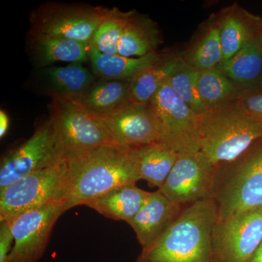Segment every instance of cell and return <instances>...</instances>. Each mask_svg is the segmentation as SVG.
Instances as JSON below:
<instances>
[{
  "instance_id": "6da1fadb",
  "label": "cell",
  "mask_w": 262,
  "mask_h": 262,
  "mask_svg": "<svg viewBox=\"0 0 262 262\" xmlns=\"http://www.w3.org/2000/svg\"><path fill=\"white\" fill-rule=\"evenodd\" d=\"M129 149L106 145L63 155L65 177L62 203L66 211L86 206L114 188L141 180Z\"/></svg>"
},
{
  "instance_id": "7a4b0ae2",
  "label": "cell",
  "mask_w": 262,
  "mask_h": 262,
  "mask_svg": "<svg viewBox=\"0 0 262 262\" xmlns=\"http://www.w3.org/2000/svg\"><path fill=\"white\" fill-rule=\"evenodd\" d=\"M218 221L213 198L185 207L159 238L142 248L136 262H215L212 237Z\"/></svg>"
},
{
  "instance_id": "3957f363",
  "label": "cell",
  "mask_w": 262,
  "mask_h": 262,
  "mask_svg": "<svg viewBox=\"0 0 262 262\" xmlns=\"http://www.w3.org/2000/svg\"><path fill=\"white\" fill-rule=\"evenodd\" d=\"M262 142V123L238 101L223 103L201 115L200 150L220 170Z\"/></svg>"
},
{
  "instance_id": "277c9868",
  "label": "cell",
  "mask_w": 262,
  "mask_h": 262,
  "mask_svg": "<svg viewBox=\"0 0 262 262\" xmlns=\"http://www.w3.org/2000/svg\"><path fill=\"white\" fill-rule=\"evenodd\" d=\"M219 171L213 198L219 220L262 207V142Z\"/></svg>"
},
{
  "instance_id": "5b68a950",
  "label": "cell",
  "mask_w": 262,
  "mask_h": 262,
  "mask_svg": "<svg viewBox=\"0 0 262 262\" xmlns=\"http://www.w3.org/2000/svg\"><path fill=\"white\" fill-rule=\"evenodd\" d=\"M106 10L103 7L78 3H43L31 13L28 35L63 38L90 46Z\"/></svg>"
},
{
  "instance_id": "8992f818",
  "label": "cell",
  "mask_w": 262,
  "mask_h": 262,
  "mask_svg": "<svg viewBox=\"0 0 262 262\" xmlns=\"http://www.w3.org/2000/svg\"><path fill=\"white\" fill-rule=\"evenodd\" d=\"M48 111L62 158L72 151L116 145L100 119L78 101L52 98Z\"/></svg>"
},
{
  "instance_id": "52a82bcc",
  "label": "cell",
  "mask_w": 262,
  "mask_h": 262,
  "mask_svg": "<svg viewBox=\"0 0 262 262\" xmlns=\"http://www.w3.org/2000/svg\"><path fill=\"white\" fill-rule=\"evenodd\" d=\"M63 160L38 170L0 189V222H6L33 208L61 201L64 193Z\"/></svg>"
},
{
  "instance_id": "ba28073f",
  "label": "cell",
  "mask_w": 262,
  "mask_h": 262,
  "mask_svg": "<svg viewBox=\"0 0 262 262\" xmlns=\"http://www.w3.org/2000/svg\"><path fill=\"white\" fill-rule=\"evenodd\" d=\"M163 129L161 142L179 154L200 151L201 115L176 94L169 84L163 82L149 101Z\"/></svg>"
},
{
  "instance_id": "9c48e42d",
  "label": "cell",
  "mask_w": 262,
  "mask_h": 262,
  "mask_svg": "<svg viewBox=\"0 0 262 262\" xmlns=\"http://www.w3.org/2000/svg\"><path fill=\"white\" fill-rule=\"evenodd\" d=\"M61 201L51 202L6 221L14 238L5 262H37L49 244L53 227L63 213Z\"/></svg>"
},
{
  "instance_id": "30bf717a",
  "label": "cell",
  "mask_w": 262,
  "mask_h": 262,
  "mask_svg": "<svg viewBox=\"0 0 262 262\" xmlns=\"http://www.w3.org/2000/svg\"><path fill=\"white\" fill-rule=\"evenodd\" d=\"M219 170L201 151L182 153L158 190L179 206L213 198Z\"/></svg>"
},
{
  "instance_id": "8fae6325",
  "label": "cell",
  "mask_w": 262,
  "mask_h": 262,
  "mask_svg": "<svg viewBox=\"0 0 262 262\" xmlns=\"http://www.w3.org/2000/svg\"><path fill=\"white\" fill-rule=\"evenodd\" d=\"M62 160L53 126L48 120L38 127L28 140L2 159L0 189L29 174L57 165Z\"/></svg>"
},
{
  "instance_id": "7c38bea8",
  "label": "cell",
  "mask_w": 262,
  "mask_h": 262,
  "mask_svg": "<svg viewBox=\"0 0 262 262\" xmlns=\"http://www.w3.org/2000/svg\"><path fill=\"white\" fill-rule=\"evenodd\" d=\"M212 239L215 262H247L262 242V207L219 220Z\"/></svg>"
},
{
  "instance_id": "4fadbf2b",
  "label": "cell",
  "mask_w": 262,
  "mask_h": 262,
  "mask_svg": "<svg viewBox=\"0 0 262 262\" xmlns=\"http://www.w3.org/2000/svg\"><path fill=\"white\" fill-rule=\"evenodd\" d=\"M116 145L134 148L161 142L163 129L150 102L132 103L120 113L98 116Z\"/></svg>"
},
{
  "instance_id": "5bb4252c",
  "label": "cell",
  "mask_w": 262,
  "mask_h": 262,
  "mask_svg": "<svg viewBox=\"0 0 262 262\" xmlns=\"http://www.w3.org/2000/svg\"><path fill=\"white\" fill-rule=\"evenodd\" d=\"M185 207L170 201L163 193L151 192L134 218L127 222L142 248L152 244L179 218Z\"/></svg>"
},
{
  "instance_id": "9a60e30c",
  "label": "cell",
  "mask_w": 262,
  "mask_h": 262,
  "mask_svg": "<svg viewBox=\"0 0 262 262\" xmlns=\"http://www.w3.org/2000/svg\"><path fill=\"white\" fill-rule=\"evenodd\" d=\"M44 91L52 98L78 100L96 82L94 74L82 63L46 67L39 71Z\"/></svg>"
},
{
  "instance_id": "2e32d148",
  "label": "cell",
  "mask_w": 262,
  "mask_h": 262,
  "mask_svg": "<svg viewBox=\"0 0 262 262\" xmlns=\"http://www.w3.org/2000/svg\"><path fill=\"white\" fill-rule=\"evenodd\" d=\"M90 46L63 38L27 37V51L34 64L46 68L58 61L82 63L89 60Z\"/></svg>"
},
{
  "instance_id": "e0dca14e",
  "label": "cell",
  "mask_w": 262,
  "mask_h": 262,
  "mask_svg": "<svg viewBox=\"0 0 262 262\" xmlns=\"http://www.w3.org/2000/svg\"><path fill=\"white\" fill-rule=\"evenodd\" d=\"M151 193L138 187L136 183H130L114 188L86 206L106 218L127 222L140 211Z\"/></svg>"
},
{
  "instance_id": "ac0fdd59",
  "label": "cell",
  "mask_w": 262,
  "mask_h": 262,
  "mask_svg": "<svg viewBox=\"0 0 262 262\" xmlns=\"http://www.w3.org/2000/svg\"><path fill=\"white\" fill-rule=\"evenodd\" d=\"M77 101L98 116L115 115L134 103L131 100L130 82L96 81Z\"/></svg>"
},
{
  "instance_id": "d6986e66",
  "label": "cell",
  "mask_w": 262,
  "mask_h": 262,
  "mask_svg": "<svg viewBox=\"0 0 262 262\" xmlns=\"http://www.w3.org/2000/svg\"><path fill=\"white\" fill-rule=\"evenodd\" d=\"M156 51L142 57L106 55L90 48L89 60L93 73L101 80L129 81L152 67L161 58Z\"/></svg>"
},
{
  "instance_id": "ffe728a7",
  "label": "cell",
  "mask_w": 262,
  "mask_h": 262,
  "mask_svg": "<svg viewBox=\"0 0 262 262\" xmlns=\"http://www.w3.org/2000/svg\"><path fill=\"white\" fill-rule=\"evenodd\" d=\"M129 152L141 179L158 189L163 185L179 158L178 152L160 142L130 148Z\"/></svg>"
},
{
  "instance_id": "44dd1931",
  "label": "cell",
  "mask_w": 262,
  "mask_h": 262,
  "mask_svg": "<svg viewBox=\"0 0 262 262\" xmlns=\"http://www.w3.org/2000/svg\"><path fill=\"white\" fill-rule=\"evenodd\" d=\"M220 69L231 80L252 85L259 91L262 82V42L259 37L251 39ZM255 91V92H256Z\"/></svg>"
},
{
  "instance_id": "7402d4cb",
  "label": "cell",
  "mask_w": 262,
  "mask_h": 262,
  "mask_svg": "<svg viewBox=\"0 0 262 262\" xmlns=\"http://www.w3.org/2000/svg\"><path fill=\"white\" fill-rule=\"evenodd\" d=\"M158 43V31L148 19L132 12L118 44V55L125 57H142L155 52Z\"/></svg>"
},
{
  "instance_id": "603a6c76",
  "label": "cell",
  "mask_w": 262,
  "mask_h": 262,
  "mask_svg": "<svg viewBox=\"0 0 262 262\" xmlns=\"http://www.w3.org/2000/svg\"><path fill=\"white\" fill-rule=\"evenodd\" d=\"M181 62L177 58L162 56L158 63L136 76L130 81L132 102L136 104L149 103L163 82L177 70Z\"/></svg>"
},
{
  "instance_id": "cb8c5ba5",
  "label": "cell",
  "mask_w": 262,
  "mask_h": 262,
  "mask_svg": "<svg viewBox=\"0 0 262 262\" xmlns=\"http://www.w3.org/2000/svg\"><path fill=\"white\" fill-rule=\"evenodd\" d=\"M133 11L107 8L106 15L93 36L90 48L106 55H118L119 42Z\"/></svg>"
},
{
  "instance_id": "d4e9b609",
  "label": "cell",
  "mask_w": 262,
  "mask_h": 262,
  "mask_svg": "<svg viewBox=\"0 0 262 262\" xmlns=\"http://www.w3.org/2000/svg\"><path fill=\"white\" fill-rule=\"evenodd\" d=\"M198 87L202 101L208 110L229 102L234 93L232 80L217 68L199 71Z\"/></svg>"
},
{
  "instance_id": "484cf974",
  "label": "cell",
  "mask_w": 262,
  "mask_h": 262,
  "mask_svg": "<svg viewBox=\"0 0 262 262\" xmlns=\"http://www.w3.org/2000/svg\"><path fill=\"white\" fill-rule=\"evenodd\" d=\"M198 72L199 71L187 62L182 61L177 70L169 77L168 82L176 94L194 113L202 115L208 110L198 91Z\"/></svg>"
},
{
  "instance_id": "4316f807",
  "label": "cell",
  "mask_w": 262,
  "mask_h": 262,
  "mask_svg": "<svg viewBox=\"0 0 262 262\" xmlns=\"http://www.w3.org/2000/svg\"><path fill=\"white\" fill-rule=\"evenodd\" d=\"M258 33V24L257 27H252L242 19L236 17L226 18L220 29L221 46L223 53L222 63L230 59L253 37H257Z\"/></svg>"
},
{
  "instance_id": "83f0119b",
  "label": "cell",
  "mask_w": 262,
  "mask_h": 262,
  "mask_svg": "<svg viewBox=\"0 0 262 262\" xmlns=\"http://www.w3.org/2000/svg\"><path fill=\"white\" fill-rule=\"evenodd\" d=\"M220 29L213 27L191 53L187 63L198 71L211 70L222 63Z\"/></svg>"
},
{
  "instance_id": "f1b7e54d",
  "label": "cell",
  "mask_w": 262,
  "mask_h": 262,
  "mask_svg": "<svg viewBox=\"0 0 262 262\" xmlns=\"http://www.w3.org/2000/svg\"><path fill=\"white\" fill-rule=\"evenodd\" d=\"M237 101L251 116L262 123V91L248 93Z\"/></svg>"
},
{
  "instance_id": "f546056e",
  "label": "cell",
  "mask_w": 262,
  "mask_h": 262,
  "mask_svg": "<svg viewBox=\"0 0 262 262\" xmlns=\"http://www.w3.org/2000/svg\"><path fill=\"white\" fill-rule=\"evenodd\" d=\"M14 241L9 226L6 222H1L0 225V262L6 261L11 251L12 243Z\"/></svg>"
},
{
  "instance_id": "4dcf8cb0",
  "label": "cell",
  "mask_w": 262,
  "mask_h": 262,
  "mask_svg": "<svg viewBox=\"0 0 262 262\" xmlns=\"http://www.w3.org/2000/svg\"><path fill=\"white\" fill-rule=\"evenodd\" d=\"M10 125V119L4 110L0 111V137L3 139L8 132Z\"/></svg>"
},
{
  "instance_id": "1f68e13d",
  "label": "cell",
  "mask_w": 262,
  "mask_h": 262,
  "mask_svg": "<svg viewBox=\"0 0 262 262\" xmlns=\"http://www.w3.org/2000/svg\"><path fill=\"white\" fill-rule=\"evenodd\" d=\"M247 262H262V242Z\"/></svg>"
},
{
  "instance_id": "d6a6232c",
  "label": "cell",
  "mask_w": 262,
  "mask_h": 262,
  "mask_svg": "<svg viewBox=\"0 0 262 262\" xmlns=\"http://www.w3.org/2000/svg\"><path fill=\"white\" fill-rule=\"evenodd\" d=\"M258 37L261 39L262 42V18H260L258 20Z\"/></svg>"
},
{
  "instance_id": "836d02e7",
  "label": "cell",
  "mask_w": 262,
  "mask_h": 262,
  "mask_svg": "<svg viewBox=\"0 0 262 262\" xmlns=\"http://www.w3.org/2000/svg\"><path fill=\"white\" fill-rule=\"evenodd\" d=\"M259 91H262V82H261V89H260Z\"/></svg>"
}]
</instances>
